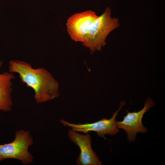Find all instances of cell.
<instances>
[{
	"label": "cell",
	"mask_w": 165,
	"mask_h": 165,
	"mask_svg": "<svg viewBox=\"0 0 165 165\" xmlns=\"http://www.w3.org/2000/svg\"><path fill=\"white\" fill-rule=\"evenodd\" d=\"M111 9L107 7L100 16L89 10L76 13L69 17L67 31L71 38L81 42L92 53L100 50L106 44L108 34L119 26V20L111 16Z\"/></svg>",
	"instance_id": "obj_1"
},
{
	"label": "cell",
	"mask_w": 165,
	"mask_h": 165,
	"mask_svg": "<svg viewBox=\"0 0 165 165\" xmlns=\"http://www.w3.org/2000/svg\"><path fill=\"white\" fill-rule=\"evenodd\" d=\"M9 72L19 75L21 82L34 90L36 102L41 103L59 96L58 82L48 71L42 68H34L29 63L19 60H11Z\"/></svg>",
	"instance_id": "obj_2"
},
{
	"label": "cell",
	"mask_w": 165,
	"mask_h": 165,
	"mask_svg": "<svg viewBox=\"0 0 165 165\" xmlns=\"http://www.w3.org/2000/svg\"><path fill=\"white\" fill-rule=\"evenodd\" d=\"M33 144V138L29 131L23 130L17 131L13 141L0 145V162L11 158L19 160L24 165L31 164L34 157L28 149Z\"/></svg>",
	"instance_id": "obj_3"
},
{
	"label": "cell",
	"mask_w": 165,
	"mask_h": 165,
	"mask_svg": "<svg viewBox=\"0 0 165 165\" xmlns=\"http://www.w3.org/2000/svg\"><path fill=\"white\" fill-rule=\"evenodd\" d=\"M125 103L124 101L121 102L118 109L113 113L112 116L109 119L104 118L96 122L90 123H86L84 124L72 123L64 119H61L60 122L64 126L68 127L75 131L82 132L85 134L93 131L96 132L99 137L106 139L105 135H116L120 131L116 126V118L118 113Z\"/></svg>",
	"instance_id": "obj_4"
},
{
	"label": "cell",
	"mask_w": 165,
	"mask_h": 165,
	"mask_svg": "<svg viewBox=\"0 0 165 165\" xmlns=\"http://www.w3.org/2000/svg\"><path fill=\"white\" fill-rule=\"evenodd\" d=\"M155 103L150 98L146 100L144 108L138 112L127 111L122 121H116L117 127L124 130L126 132L127 140L130 142L135 141L136 135L138 133H147V129L143 125L142 119L144 114L153 107Z\"/></svg>",
	"instance_id": "obj_5"
},
{
	"label": "cell",
	"mask_w": 165,
	"mask_h": 165,
	"mask_svg": "<svg viewBox=\"0 0 165 165\" xmlns=\"http://www.w3.org/2000/svg\"><path fill=\"white\" fill-rule=\"evenodd\" d=\"M69 140L79 147V155L76 160L78 165H101V163L96 154L93 150L90 135L88 133L82 134L68 129Z\"/></svg>",
	"instance_id": "obj_6"
},
{
	"label": "cell",
	"mask_w": 165,
	"mask_h": 165,
	"mask_svg": "<svg viewBox=\"0 0 165 165\" xmlns=\"http://www.w3.org/2000/svg\"><path fill=\"white\" fill-rule=\"evenodd\" d=\"M3 64L2 61H0V70ZM15 78L13 73L9 72L2 73L0 72V111L8 112L12 109L13 105L12 81Z\"/></svg>",
	"instance_id": "obj_7"
}]
</instances>
